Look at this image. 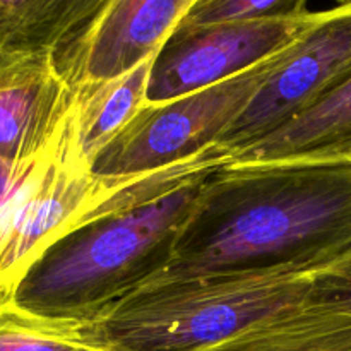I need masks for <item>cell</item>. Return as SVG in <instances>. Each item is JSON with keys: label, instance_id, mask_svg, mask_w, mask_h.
I'll list each match as a JSON object with an SVG mask.
<instances>
[{"label": "cell", "instance_id": "cell-3", "mask_svg": "<svg viewBox=\"0 0 351 351\" xmlns=\"http://www.w3.org/2000/svg\"><path fill=\"white\" fill-rule=\"evenodd\" d=\"M311 274H218L137 287L75 326L101 351H201L304 304Z\"/></svg>", "mask_w": 351, "mask_h": 351}, {"label": "cell", "instance_id": "cell-4", "mask_svg": "<svg viewBox=\"0 0 351 351\" xmlns=\"http://www.w3.org/2000/svg\"><path fill=\"white\" fill-rule=\"evenodd\" d=\"M146 175L101 178L75 143L72 110L64 129L0 215V304L53 243L86 223L149 199Z\"/></svg>", "mask_w": 351, "mask_h": 351}, {"label": "cell", "instance_id": "cell-10", "mask_svg": "<svg viewBox=\"0 0 351 351\" xmlns=\"http://www.w3.org/2000/svg\"><path fill=\"white\" fill-rule=\"evenodd\" d=\"M351 154V72L300 115L232 154L230 163L345 160Z\"/></svg>", "mask_w": 351, "mask_h": 351}, {"label": "cell", "instance_id": "cell-14", "mask_svg": "<svg viewBox=\"0 0 351 351\" xmlns=\"http://www.w3.org/2000/svg\"><path fill=\"white\" fill-rule=\"evenodd\" d=\"M0 351H101L82 341L75 324L27 312L12 300L0 304Z\"/></svg>", "mask_w": 351, "mask_h": 351}, {"label": "cell", "instance_id": "cell-16", "mask_svg": "<svg viewBox=\"0 0 351 351\" xmlns=\"http://www.w3.org/2000/svg\"><path fill=\"white\" fill-rule=\"evenodd\" d=\"M305 304L351 315V256L311 274Z\"/></svg>", "mask_w": 351, "mask_h": 351}, {"label": "cell", "instance_id": "cell-11", "mask_svg": "<svg viewBox=\"0 0 351 351\" xmlns=\"http://www.w3.org/2000/svg\"><path fill=\"white\" fill-rule=\"evenodd\" d=\"M201 351H351V315L304 302Z\"/></svg>", "mask_w": 351, "mask_h": 351}, {"label": "cell", "instance_id": "cell-6", "mask_svg": "<svg viewBox=\"0 0 351 351\" xmlns=\"http://www.w3.org/2000/svg\"><path fill=\"white\" fill-rule=\"evenodd\" d=\"M350 72L351 5L321 10L319 19L283 48L273 74L215 146L232 158L300 115Z\"/></svg>", "mask_w": 351, "mask_h": 351}, {"label": "cell", "instance_id": "cell-17", "mask_svg": "<svg viewBox=\"0 0 351 351\" xmlns=\"http://www.w3.org/2000/svg\"><path fill=\"white\" fill-rule=\"evenodd\" d=\"M47 151V149H45ZM43 151V153H45ZM41 153V154H43ZM41 154L27 161H9L0 156V215L40 161Z\"/></svg>", "mask_w": 351, "mask_h": 351}, {"label": "cell", "instance_id": "cell-5", "mask_svg": "<svg viewBox=\"0 0 351 351\" xmlns=\"http://www.w3.org/2000/svg\"><path fill=\"white\" fill-rule=\"evenodd\" d=\"M281 51L201 91L163 103H144L91 161V171L101 178L136 177L175 167L208 151L273 74Z\"/></svg>", "mask_w": 351, "mask_h": 351}, {"label": "cell", "instance_id": "cell-8", "mask_svg": "<svg viewBox=\"0 0 351 351\" xmlns=\"http://www.w3.org/2000/svg\"><path fill=\"white\" fill-rule=\"evenodd\" d=\"M197 0H106L53 55L71 88L120 77L154 58Z\"/></svg>", "mask_w": 351, "mask_h": 351}, {"label": "cell", "instance_id": "cell-19", "mask_svg": "<svg viewBox=\"0 0 351 351\" xmlns=\"http://www.w3.org/2000/svg\"><path fill=\"white\" fill-rule=\"evenodd\" d=\"M345 160H348V161H351V154H350V156H346V158H345Z\"/></svg>", "mask_w": 351, "mask_h": 351}, {"label": "cell", "instance_id": "cell-12", "mask_svg": "<svg viewBox=\"0 0 351 351\" xmlns=\"http://www.w3.org/2000/svg\"><path fill=\"white\" fill-rule=\"evenodd\" d=\"M151 67L153 58L120 77L72 88L75 143L89 165L146 103Z\"/></svg>", "mask_w": 351, "mask_h": 351}, {"label": "cell", "instance_id": "cell-13", "mask_svg": "<svg viewBox=\"0 0 351 351\" xmlns=\"http://www.w3.org/2000/svg\"><path fill=\"white\" fill-rule=\"evenodd\" d=\"M106 0H0V48L57 53Z\"/></svg>", "mask_w": 351, "mask_h": 351}, {"label": "cell", "instance_id": "cell-15", "mask_svg": "<svg viewBox=\"0 0 351 351\" xmlns=\"http://www.w3.org/2000/svg\"><path fill=\"white\" fill-rule=\"evenodd\" d=\"M308 0H197L178 26L287 19L308 12Z\"/></svg>", "mask_w": 351, "mask_h": 351}, {"label": "cell", "instance_id": "cell-9", "mask_svg": "<svg viewBox=\"0 0 351 351\" xmlns=\"http://www.w3.org/2000/svg\"><path fill=\"white\" fill-rule=\"evenodd\" d=\"M74 105L53 53L0 48V156L36 158L53 144Z\"/></svg>", "mask_w": 351, "mask_h": 351}, {"label": "cell", "instance_id": "cell-2", "mask_svg": "<svg viewBox=\"0 0 351 351\" xmlns=\"http://www.w3.org/2000/svg\"><path fill=\"white\" fill-rule=\"evenodd\" d=\"M218 168L65 235L27 271L12 302L53 321H91L167 267L182 226Z\"/></svg>", "mask_w": 351, "mask_h": 351}, {"label": "cell", "instance_id": "cell-18", "mask_svg": "<svg viewBox=\"0 0 351 351\" xmlns=\"http://www.w3.org/2000/svg\"><path fill=\"white\" fill-rule=\"evenodd\" d=\"M338 5H351V0H336Z\"/></svg>", "mask_w": 351, "mask_h": 351}, {"label": "cell", "instance_id": "cell-7", "mask_svg": "<svg viewBox=\"0 0 351 351\" xmlns=\"http://www.w3.org/2000/svg\"><path fill=\"white\" fill-rule=\"evenodd\" d=\"M321 12L287 19L177 26L153 58L146 103L215 86L261 64L307 31Z\"/></svg>", "mask_w": 351, "mask_h": 351}, {"label": "cell", "instance_id": "cell-1", "mask_svg": "<svg viewBox=\"0 0 351 351\" xmlns=\"http://www.w3.org/2000/svg\"><path fill=\"white\" fill-rule=\"evenodd\" d=\"M348 256L351 161L228 163L206 180L170 263L146 283L314 274Z\"/></svg>", "mask_w": 351, "mask_h": 351}]
</instances>
